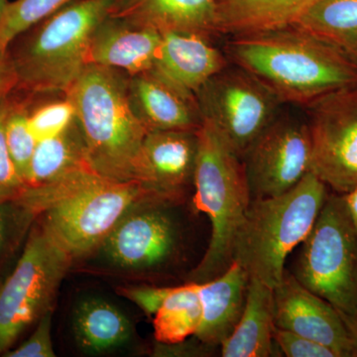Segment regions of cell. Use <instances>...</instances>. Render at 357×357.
I'll return each mask as SVG.
<instances>
[{
  "mask_svg": "<svg viewBox=\"0 0 357 357\" xmlns=\"http://www.w3.org/2000/svg\"><path fill=\"white\" fill-rule=\"evenodd\" d=\"M295 276L347 318L357 312V227L344 195L328 194L302 243Z\"/></svg>",
  "mask_w": 357,
  "mask_h": 357,
  "instance_id": "52a82bcc",
  "label": "cell"
},
{
  "mask_svg": "<svg viewBox=\"0 0 357 357\" xmlns=\"http://www.w3.org/2000/svg\"><path fill=\"white\" fill-rule=\"evenodd\" d=\"M131 107L148 130L198 131L203 126L196 98L146 72L128 77Z\"/></svg>",
  "mask_w": 357,
  "mask_h": 357,
  "instance_id": "e0dca14e",
  "label": "cell"
},
{
  "mask_svg": "<svg viewBox=\"0 0 357 357\" xmlns=\"http://www.w3.org/2000/svg\"><path fill=\"white\" fill-rule=\"evenodd\" d=\"M151 199L164 198L135 181L109 180L86 167L54 184L25 188L18 201L43 215L41 227L74 260L100 248L128 211Z\"/></svg>",
  "mask_w": 357,
  "mask_h": 357,
  "instance_id": "7a4b0ae2",
  "label": "cell"
},
{
  "mask_svg": "<svg viewBox=\"0 0 357 357\" xmlns=\"http://www.w3.org/2000/svg\"><path fill=\"white\" fill-rule=\"evenodd\" d=\"M152 319L155 340L160 344L174 347L195 337L203 319L199 283L188 281L184 285L171 287Z\"/></svg>",
  "mask_w": 357,
  "mask_h": 357,
  "instance_id": "d4e9b609",
  "label": "cell"
},
{
  "mask_svg": "<svg viewBox=\"0 0 357 357\" xmlns=\"http://www.w3.org/2000/svg\"><path fill=\"white\" fill-rule=\"evenodd\" d=\"M86 167V144L75 117L63 132L37 142L25 188L54 184Z\"/></svg>",
  "mask_w": 357,
  "mask_h": 357,
  "instance_id": "603a6c76",
  "label": "cell"
},
{
  "mask_svg": "<svg viewBox=\"0 0 357 357\" xmlns=\"http://www.w3.org/2000/svg\"><path fill=\"white\" fill-rule=\"evenodd\" d=\"M109 16L160 33L218 36L215 0H114Z\"/></svg>",
  "mask_w": 357,
  "mask_h": 357,
  "instance_id": "ac0fdd59",
  "label": "cell"
},
{
  "mask_svg": "<svg viewBox=\"0 0 357 357\" xmlns=\"http://www.w3.org/2000/svg\"><path fill=\"white\" fill-rule=\"evenodd\" d=\"M74 119V107L66 96L29 109L30 128L37 142L63 132Z\"/></svg>",
  "mask_w": 357,
  "mask_h": 357,
  "instance_id": "83f0119b",
  "label": "cell"
},
{
  "mask_svg": "<svg viewBox=\"0 0 357 357\" xmlns=\"http://www.w3.org/2000/svg\"><path fill=\"white\" fill-rule=\"evenodd\" d=\"M344 198L352 220H354L357 227V187L356 189L352 190V191L345 194Z\"/></svg>",
  "mask_w": 357,
  "mask_h": 357,
  "instance_id": "d590c367",
  "label": "cell"
},
{
  "mask_svg": "<svg viewBox=\"0 0 357 357\" xmlns=\"http://www.w3.org/2000/svg\"><path fill=\"white\" fill-rule=\"evenodd\" d=\"M128 77L121 70L88 65L64 95L74 107L89 166L117 182L135 181L138 156L149 132L131 107Z\"/></svg>",
  "mask_w": 357,
  "mask_h": 357,
  "instance_id": "3957f363",
  "label": "cell"
},
{
  "mask_svg": "<svg viewBox=\"0 0 357 357\" xmlns=\"http://www.w3.org/2000/svg\"><path fill=\"white\" fill-rule=\"evenodd\" d=\"M161 33L107 16L96 27L88 52V65L105 66L129 77L149 72L158 52Z\"/></svg>",
  "mask_w": 357,
  "mask_h": 357,
  "instance_id": "2e32d148",
  "label": "cell"
},
{
  "mask_svg": "<svg viewBox=\"0 0 357 357\" xmlns=\"http://www.w3.org/2000/svg\"><path fill=\"white\" fill-rule=\"evenodd\" d=\"M342 321H344L349 335H351L354 351H356V357H357V312L354 316L342 318Z\"/></svg>",
  "mask_w": 357,
  "mask_h": 357,
  "instance_id": "e575fe53",
  "label": "cell"
},
{
  "mask_svg": "<svg viewBox=\"0 0 357 357\" xmlns=\"http://www.w3.org/2000/svg\"><path fill=\"white\" fill-rule=\"evenodd\" d=\"M72 262L43 227L33 230L13 271L0 285V354L13 349L21 333L52 310Z\"/></svg>",
  "mask_w": 357,
  "mask_h": 357,
  "instance_id": "ba28073f",
  "label": "cell"
},
{
  "mask_svg": "<svg viewBox=\"0 0 357 357\" xmlns=\"http://www.w3.org/2000/svg\"><path fill=\"white\" fill-rule=\"evenodd\" d=\"M294 26L357 61V0H318Z\"/></svg>",
  "mask_w": 357,
  "mask_h": 357,
  "instance_id": "cb8c5ba5",
  "label": "cell"
},
{
  "mask_svg": "<svg viewBox=\"0 0 357 357\" xmlns=\"http://www.w3.org/2000/svg\"><path fill=\"white\" fill-rule=\"evenodd\" d=\"M202 121L243 158L283 103L252 75L229 63L196 93Z\"/></svg>",
  "mask_w": 357,
  "mask_h": 357,
  "instance_id": "9c48e42d",
  "label": "cell"
},
{
  "mask_svg": "<svg viewBox=\"0 0 357 357\" xmlns=\"http://www.w3.org/2000/svg\"><path fill=\"white\" fill-rule=\"evenodd\" d=\"M74 0H14L0 20V45L9 47L14 40L57 13Z\"/></svg>",
  "mask_w": 357,
  "mask_h": 357,
  "instance_id": "4316f807",
  "label": "cell"
},
{
  "mask_svg": "<svg viewBox=\"0 0 357 357\" xmlns=\"http://www.w3.org/2000/svg\"><path fill=\"white\" fill-rule=\"evenodd\" d=\"M314 174L337 194L357 187V89L324 96L306 107Z\"/></svg>",
  "mask_w": 357,
  "mask_h": 357,
  "instance_id": "8fae6325",
  "label": "cell"
},
{
  "mask_svg": "<svg viewBox=\"0 0 357 357\" xmlns=\"http://www.w3.org/2000/svg\"><path fill=\"white\" fill-rule=\"evenodd\" d=\"M223 52L283 105L307 107L330 93L357 89L356 59L297 26L229 36Z\"/></svg>",
  "mask_w": 357,
  "mask_h": 357,
  "instance_id": "6da1fadb",
  "label": "cell"
},
{
  "mask_svg": "<svg viewBox=\"0 0 357 357\" xmlns=\"http://www.w3.org/2000/svg\"><path fill=\"white\" fill-rule=\"evenodd\" d=\"M161 34L156 60L149 72L185 95L196 98L199 89L229 64L225 52L206 37L187 32Z\"/></svg>",
  "mask_w": 357,
  "mask_h": 357,
  "instance_id": "9a60e30c",
  "label": "cell"
},
{
  "mask_svg": "<svg viewBox=\"0 0 357 357\" xmlns=\"http://www.w3.org/2000/svg\"><path fill=\"white\" fill-rule=\"evenodd\" d=\"M311 153L307 121L279 114L241 158L251 199L293 189L310 172Z\"/></svg>",
  "mask_w": 357,
  "mask_h": 357,
  "instance_id": "7c38bea8",
  "label": "cell"
},
{
  "mask_svg": "<svg viewBox=\"0 0 357 357\" xmlns=\"http://www.w3.org/2000/svg\"><path fill=\"white\" fill-rule=\"evenodd\" d=\"M198 148V131L150 130L136 164V182L162 198L182 203L194 188Z\"/></svg>",
  "mask_w": 357,
  "mask_h": 357,
  "instance_id": "5bb4252c",
  "label": "cell"
},
{
  "mask_svg": "<svg viewBox=\"0 0 357 357\" xmlns=\"http://www.w3.org/2000/svg\"><path fill=\"white\" fill-rule=\"evenodd\" d=\"M33 215L17 201L0 202V260Z\"/></svg>",
  "mask_w": 357,
  "mask_h": 357,
  "instance_id": "1f68e13d",
  "label": "cell"
},
{
  "mask_svg": "<svg viewBox=\"0 0 357 357\" xmlns=\"http://www.w3.org/2000/svg\"><path fill=\"white\" fill-rule=\"evenodd\" d=\"M273 338L275 344L288 357H337L326 345L277 326Z\"/></svg>",
  "mask_w": 357,
  "mask_h": 357,
  "instance_id": "4dcf8cb0",
  "label": "cell"
},
{
  "mask_svg": "<svg viewBox=\"0 0 357 357\" xmlns=\"http://www.w3.org/2000/svg\"><path fill=\"white\" fill-rule=\"evenodd\" d=\"M10 98L0 105V202L16 201L25 189L9 155L4 134V121Z\"/></svg>",
  "mask_w": 357,
  "mask_h": 357,
  "instance_id": "f1b7e54d",
  "label": "cell"
},
{
  "mask_svg": "<svg viewBox=\"0 0 357 357\" xmlns=\"http://www.w3.org/2000/svg\"><path fill=\"white\" fill-rule=\"evenodd\" d=\"M171 287H155V286H139V287L119 288V293L140 307L144 314L153 318L162 303L170 292Z\"/></svg>",
  "mask_w": 357,
  "mask_h": 357,
  "instance_id": "d6a6232c",
  "label": "cell"
},
{
  "mask_svg": "<svg viewBox=\"0 0 357 357\" xmlns=\"http://www.w3.org/2000/svg\"><path fill=\"white\" fill-rule=\"evenodd\" d=\"M114 0H74L9 46L17 89L31 95H65L88 66L91 37Z\"/></svg>",
  "mask_w": 357,
  "mask_h": 357,
  "instance_id": "277c9868",
  "label": "cell"
},
{
  "mask_svg": "<svg viewBox=\"0 0 357 357\" xmlns=\"http://www.w3.org/2000/svg\"><path fill=\"white\" fill-rule=\"evenodd\" d=\"M249 279L248 271L234 261L220 276L199 283L203 319L195 337L202 344L220 347L236 330L245 307Z\"/></svg>",
  "mask_w": 357,
  "mask_h": 357,
  "instance_id": "d6986e66",
  "label": "cell"
},
{
  "mask_svg": "<svg viewBox=\"0 0 357 357\" xmlns=\"http://www.w3.org/2000/svg\"><path fill=\"white\" fill-rule=\"evenodd\" d=\"M274 292L249 279L248 298L236 330L220 347L223 357H268L274 351Z\"/></svg>",
  "mask_w": 357,
  "mask_h": 357,
  "instance_id": "44dd1931",
  "label": "cell"
},
{
  "mask_svg": "<svg viewBox=\"0 0 357 357\" xmlns=\"http://www.w3.org/2000/svg\"><path fill=\"white\" fill-rule=\"evenodd\" d=\"M198 139L192 204L208 218L211 231L208 248L188 281L204 283L234 262L237 234L252 199L241 157L206 124L199 129Z\"/></svg>",
  "mask_w": 357,
  "mask_h": 357,
  "instance_id": "8992f818",
  "label": "cell"
},
{
  "mask_svg": "<svg viewBox=\"0 0 357 357\" xmlns=\"http://www.w3.org/2000/svg\"><path fill=\"white\" fill-rule=\"evenodd\" d=\"M328 196V185L309 172L284 194L251 199L237 234L234 261L250 278L276 287L286 259L309 236Z\"/></svg>",
  "mask_w": 357,
  "mask_h": 357,
  "instance_id": "5b68a950",
  "label": "cell"
},
{
  "mask_svg": "<svg viewBox=\"0 0 357 357\" xmlns=\"http://www.w3.org/2000/svg\"><path fill=\"white\" fill-rule=\"evenodd\" d=\"M275 326L326 345L337 357H356L347 326L337 310L285 271L273 289Z\"/></svg>",
  "mask_w": 357,
  "mask_h": 357,
  "instance_id": "4fadbf2b",
  "label": "cell"
},
{
  "mask_svg": "<svg viewBox=\"0 0 357 357\" xmlns=\"http://www.w3.org/2000/svg\"><path fill=\"white\" fill-rule=\"evenodd\" d=\"M30 103L10 98L4 121L7 149L18 175L26 183L37 140L29 124Z\"/></svg>",
  "mask_w": 357,
  "mask_h": 357,
  "instance_id": "484cf974",
  "label": "cell"
},
{
  "mask_svg": "<svg viewBox=\"0 0 357 357\" xmlns=\"http://www.w3.org/2000/svg\"><path fill=\"white\" fill-rule=\"evenodd\" d=\"M10 0H0V20H1L2 16L6 13V7L8 6Z\"/></svg>",
  "mask_w": 357,
  "mask_h": 357,
  "instance_id": "8d00e7d4",
  "label": "cell"
},
{
  "mask_svg": "<svg viewBox=\"0 0 357 357\" xmlns=\"http://www.w3.org/2000/svg\"><path fill=\"white\" fill-rule=\"evenodd\" d=\"M318 0H215L218 36L280 29L295 25Z\"/></svg>",
  "mask_w": 357,
  "mask_h": 357,
  "instance_id": "ffe728a7",
  "label": "cell"
},
{
  "mask_svg": "<svg viewBox=\"0 0 357 357\" xmlns=\"http://www.w3.org/2000/svg\"><path fill=\"white\" fill-rule=\"evenodd\" d=\"M72 326L77 347L91 354L115 351L128 344L133 335L128 317L102 298L79 301L73 310Z\"/></svg>",
  "mask_w": 357,
  "mask_h": 357,
  "instance_id": "7402d4cb",
  "label": "cell"
},
{
  "mask_svg": "<svg viewBox=\"0 0 357 357\" xmlns=\"http://www.w3.org/2000/svg\"><path fill=\"white\" fill-rule=\"evenodd\" d=\"M164 199L143 202L115 225L98 250L126 271L159 272L177 261L183 248V229L174 206Z\"/></svg>",
  "mask_w": 357,
  "mask_h": 357,
  "instance_id": "30bf717a",
  "label": "cell"
},
{
  "mask_svg": "<svg viewBox=\"0 0 357 357\" xmlns=\"http://www.w3.org/2000/svg\"><path fill=\"white\" fill-rule=\"evenodd\" d=\"M16 89L17 77L9 53V47L0 45V105L10 98Z\"/></svg>",
  "mask_w": 357,
  "mask_h": 357,
  "instance_id": "836d02e7",
  "label": "cell"
},
{
  "mask_svg": "<svg viewBox=\"0 0 357 357\" xmlns=\"http://www.w3.org/2000/svg\"><path fill=\"white\" fill-rule=\"evenodd\" d=\"M53 309L42 316L36 330L16 349H10L3 354L6 357H55L52 342L51 328Z\"/></svg>",
  "mask_w": 357,
  "mask_h": 357,
  "instance_id": "f546056e",
  "label": "cell"
}]
</instances>
